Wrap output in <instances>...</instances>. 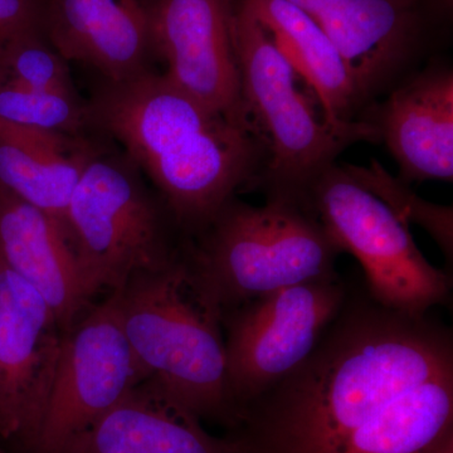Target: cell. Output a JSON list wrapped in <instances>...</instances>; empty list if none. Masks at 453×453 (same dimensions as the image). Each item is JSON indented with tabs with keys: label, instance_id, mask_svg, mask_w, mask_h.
I'll return each instance as SVG.
<instances>
[{
	"label": "cell",
	"instance_id": "obj_24",
	"mask_svg": "<svg viewBox=\"0 0 453 453\" xmlns=\"http://www.w3.org/2000/svg\"><path fill=\"white\" fill-rule=\"evenodd\" d=\"M431 2L434 3L445 16H451L453 0H431Z\"/></svg>",
	"mask_w": 453,
	"mask_h": 453
},
{
	"label": "cell",
	"instance_id": "obj_14",
	"mask_svg": "<svg viewBox=\"0 0 453 453\" xmlns=\"http://www.w3.org/2000/svg\"><path fill=\"white\" fill-rule=\"evenodd\" d=\"M42 31L65 61L91 65L106 81L153 70L146 0H42Z\"/></svg>",
	"mask_w": 453,
	"mask_h": 453
},
{
	"label": "cell",
	"instance_id": "obj_9",
	"mask_svg": "<svg viewBox=\"0 0 453 453\" xmlns=\"http://www.w3.org/2000/svg\"><path fill=\"white\" fill-rule=\"evenodd\" d=\"M339 50L365 111L438 56L442 23L431 0H288Z\"/></svg>",
	"mask_w": 453,
	"mask_h": 453
},
{
	"label": "cell",
	"instance_id": "obj_10",
	"mask_svg": "<svg viewBox=\"0 0 453 453\" xmlns=\"http://www.w3.org/2000/svg\"><path fill=\"white\" fill-rule=\"evenodd\" d=\"M146 377L121 326L115 295L64 335L49 407L33 453H64Z\"/></svg>",
	"mask_w": 453,
	"mask_h": 453
},
{
	"label": "cell",
	"instance_id": "obj_1",
	"mask_svg": "<svg viewBox=\"0 0 453 453\" xmlns=\"http://www.w3.org/2000/svg\"><path fill=\"white\" fill-rule=\"evenodd\" d=\"M453 429L451 327L349 297L311 354L244 410L246 453H423Z\"/></svg>",
	"mask_w": 453,
	"mask_h": 453
},
{
	"label": "cell",
	"instance_id": "obj_5",
	"mask_svg": "<svg viewBox=\"0 0 453 453\" xmlns=\"http://www.w3.org/2000/svg\"><path fill=\"white\" fill-rule=\"evenodd\" d=\"M184 252L220 315L262 295L339 279L335 265L342 253L306 205L285 198L252 205L237 196L186 241Z\"/></svg>",
	"mask_w": 453,
	"mask_h": 453
},
{
	"label": "cell",
	"instance_id": "obj_17",
	"mask_svg": "<svg viewBox=\"0 0 453 453\" xmlns=\"http://www.w3.org/2000/svg\"><path fill=\"white\" fill-rule=\"evenodd\" d=\"M106 140L0 120V187L62 220L86 164Z\"/></svg>",
	"mask_w": 453,
	"mask_h": 453
},
{
	"label": "cell",
	"instance_id": "obj_12",
	"mask_svg": "<svg viewBox=\"0 0 453 453\" xmlns=\"http://www.w3.org/2000/svg\"><path fill=\"white\" fill-rule=\"evenodd\" d=\"M146 4L155 59L165 64L163 73L252 133L241 95L234 0H146Z\"/></svg>",
	"mask_w": 453,
	"mask_h": 453
},
{
	"label": "cell",
	"instance_id": "obj_21",
	"mask_svg": "<svg viewBox=\"0 0 453 453\" xmlns=\"http://www.w3.org/2000/svg\"><path fill=\"white\" fill-rule=\"evenodd\" d=\"M344 165L363 187L386 203L405 225L417 223L425 228L445 253L447 261L451 264L453 255L451 207L432 204L419 198L412 190L408 189L407 184L402 183L399 179L388 174L380 164L372 162L369 168L348 165V164Z\"/></svg>",
	"mask_w": 453,
	"mask_h": 453
},
{
	"label": "cell",
	"instance_id": "obj_2",
	"mask_svg": "<svg viewBox=\"0 0 453 453\" xmlns=\"http://www.w3.org/2000/svg\"><path fill=\"white\" fill-rule=\"evenodd\" d=\"M92 130L120 145L190 240L264 165L251 131L149 70L104 82L86 101Z\"/></svg>",
	"mask_w": 453,
	"mask_h": 453
},
{
	"label": "cell",
	"instance_id": "obj_6",
	"mask_svg": "<svg viewBox=\"0 0 453 453\" xmlns=\"http://www.w3.org/2000/svg\"><path fill=\"white\" fill-rule=\"evenodd\" d=\"M61 222L92 296L169 266L187 240L144 174L109 139L86 164Z\"/></svg>",
	"mask_w": 453,
	"mask_h": 453
},
{
	"label": "cell",
	"instance_id": "obj_16",
	"mask_svg": "<svg viewBox=\"0 0 453 453\" xmlns=\"http://www.w3.org/2000/svg\"><path fill=\"white\" fill-rule=\"evenodd\" d=\"M64 453H246L237 437H214L201 419L145 380Z\"/></svg>",
	"mask_w": 453,
	"mask_h": 453
},
{
	"label": "cell",
	"instance_id": "obj_4",
	"mask_svg": "<svg viewBox=\"0 0 453 453\" xmlns=\"http://www.w3.org/2000/svg\"><path fill=\"white\" fill-rule=\"evenodd\" d=\"M234 3V38L244 111L264 154L252 190L303 204L315 179L359 142H380L365 120L334 125L314 91L292 67L265 27ZM323 109V107H321Z\"/></svg>",
	"mask_w": 453,
	"mask_h": 453
},
{
	"label": "cell",
	"instance_id": "obj_18",
	"mask_svg": "<svg viewBox=\"0 0 453 453\" xmlns=\"http://www.w3.org/2000/svg\"><path fill=\"white\" fill-rule=\"evenodd\" d=\"M257 18L292 67L314 91L334 125L359 121L365 112L347 64L314 20L288 0H235Z\"/></svg>",
	"mask_w": 453,
	"mask_h": 453
},
{
	"label": "cell",
	"instance_id": "obj_7",
	"mask_svg": "<svg viewBox=\"0 0 453 453\" xmlns=\"http://www.w3.org/2000/svg\"><path fill=\"white\" fill-rule=\"evenodd\" d=\"M303 204L342 252L360 262L375 303L404 314L425 315L449 301L451 275L429 264L403 220L344 164L335 163L316 178Z\"/></svg>",
	"mask_w": 453,
	"mask_h": 453
},
{
	"label": "cell",
	"instance_id": "obj_13",
	"mask_svg": "<svg viewBox=\"0 0 453 453\" xmlns=\"http://www.w3.org/2000/svg\"><path fill=\"white\" fill-rule=\"evenodd\" d=\"M399 168V180L453 178V67L441 56L363 112Z\"/></svg>",
	"mask_w": 453,
	"mask_h": 453
},
{
	"label": "cell",
	"instance_id": "obj_8",
	"mask_svg": "<svg viewBox=\"0 0 453 453\" xmlns=\"http://www.w3.org/2000/svg\"><path fill=\"white\" fill-rule=\"evenodd\" d=\"M347 295L339 279L301 283L222 312L226 378L241 422L247 405L305 362Z\"/></svg>",
	"mask_w": 453,
	"mask_h": 453
},
{
	"label": "cell",
	"instance_id": "obj_25",
	"mask_svg": "<svg viewBox=\"0 0 453 453\" xmlns=\"http://www.w3.org/2000/svg\"><path fill=\"white\" fill-rule=\"evenodd\" d=\"M0 453H13L11 451V449H8L7 446L4 445V443L0 441Z\"/></svg>",
	"mask_w": 453,
	"mask_h": 453
},
{
	"label": "cell",
	"instance_id": "obj_19",
	"mask_svg": "<svg viewBox=\"0 0 453 453\" xmlns=\"http://www.w3.org/2000/svg\"><path fill=\"white\" fill-rule=\"evenodd\" d=\"M0 82L47 94L79 96L67 61L50 46L42 29L25 33L3 50Z\"/></svg>",
	"mask_w": 453,
	"mask_h": 453
},
{
	"label": "cell",
	"instance_id": "obj_22",
	"mask_svg": "<svg viewBox=\"0 0 453 453\" xmlns=\"http://www.w3.org/2000/svg\"><path fill=\"white\" fill-rule=\"evenodd\" d=\"M42 29V0H0V55L20 35Z\"/></svg>",
	"mask_w": 453,
	"mask_h": 453
},
{
	"label": "cell",
	"instance_id": "obj_15",
	"mask_svg": "<svg viewBox=\"0 0 453 453\" xmlns=\"http://www.w3.org/2000/svg\"><path fill=\"white\" fill-rule=\"evenodd\" d=\"M0 261L46 300L64 335L88 311L94 296L61 220L3 187Z\"/></svg>",
	"mask_w": 453,
	"mask_h": 453
},
{
	"label": "cell",
	"instance_id": "obj_3",
	"mask_svg": "<svg viewBox=\"0 0 453 453\" xmlns=\"http://www.w3.org/2000/svg\"><path fill=\"white\" fill-rule=\"evenodd\" d=\"M111 294L146 380L201 421L237 428L241 413L226 378L220 312L199 288L184 247L169 266L134 277Z\"/></svg>",
	"mask_w": 453,
	"mask_h": 453
},
{
	"label": "cell",
	"instance_id": "obj_23",
	"mask_svg": "<svg viewBox=\"0 0 453 453\" xmlns=\"http://www.w3.org/2000/svg\"><path fill=\"white\" fill-rule=\"evenodd\" d=\"M423 453H453V429L443 434L434 445Z\"/></svg>",
	"mask_w": 453,
	"mask_h": 453
},
{
	"label": "cell",
	"instance_id": "obj_11",
	"mask_svg": "<svg viewBox=\"0 0 453 453\" xmlns=\"http://www.w3.org/2000/svg\"><path fill=\"white\" fill-rule=\"evenodd\" d=\"M64 333L46 300L0 261V441L33 453Z\"/></svg>",
	"mask_w": 453,
	"mask_h": 453
},
{
	"label": "cell",
	"instance_id": "obj_20",
	"mask_svg": "<svg viewBox=\"0 0 453 453\" xmlns=\"http://www.w3.org/2000/svg\"><path fill=\"white\" fill-rule=\"evenodd\" d=\"M0 120L59 131L70 135L96 134L88 105L79 96H62L0 82Z\"/></svg>",
	"mask_w": 453,
	"mask_h": 453
}]
</instances>
